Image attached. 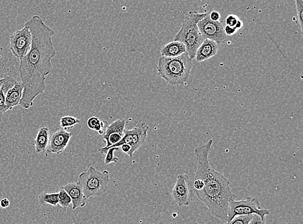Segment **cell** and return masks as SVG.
I'll return each instance as SVG.
<instances>
[{
  "label": "cell",
  "instance_id": "d6a6232c",
  "mask_svg": "<svg viewBox=\"0 0 303 224\" xmlns=\"http://www.w3.org/2000/svg\"><path fill=\"white\" fill-rule=\"evenodd\" d=\"M243 27V23L240 19H238L237 25H236L235 28L237 30L242 29Z\"/></svg>",
  "mask_w": 303,
  "mask_h": 224
},
{
  "label": "cell",
  "instance_id": "d6986e66",
  "mask_svg": "<svg viewBox=\"0 0 303 224\" xmlns=\"http://www.w3.org/2000/svg\"><path fill=\"white\" fill-rule=\"evenodd\" d=\"M58 205L61 207L62 209L66 210L72 204V200L70 196L66 192L65 189L62 187L59 189L58 191Z\"/></svg>",
  "mask_w": 303,
  "mask_h": 224
},
{
  "label": "cell",
  "instance_id": "8992f818",
  "mask_svg": "<svg viewBox=\"0 0 303 224\" xmlns=\"http://www.w3.org/2000/svg\"><path fill=\"white\" fill-rule=\"evenodd\" d=\"M256 214L266 222V217L270 215L269 210L262 208L258 198L248 196L241 200H235V198L230 201L228 210V223L233 218L238 215H247Z\"/></svg>",
  "mask_w": 303,
  "mask_h": 224
},
{
  "label": "cell",
  "instance_id": "7c38bea8",
  "mask_svg": "<svg viewBox=\"0 0 303 224\" xmlns=\"http://www.w3.org/2000/svg\"><path fill=\"white\" fill-rule=\"evenodd\" d=\"M72 136L73 134L67 132L65 129H59L49 138L46 151L56 154L63 153L68 147Z\"/></svg>",
  "mask_w": 303,
  "mask_h": 224
},
{
  "label": "cell",
  "instance_id": "ac0fdd59",
  "mask_svg": "<svg viewBox=\"0 0 303 224\" xmlns=\"http://www.w3.org/2000/svg\"><path fill=\"white\" fill-rule=\"evenodd\" d=\"M58 191L53 193L43 192L39 194L38 197V202L41 205H51L56 207L58 206Z\"/></svg>",
  "mask_w": 303,
  "mask_h": 224
},
{
  "label": "cell",
  "instance_id": "ffe728a7",
  "mask_svg": "<svg viewBox=\"0 0 303 224\" xmlns=\"http://www.w3.org/2000/svg\"><path fill=\"white\" fill-rule=\"evenodd\" d=\"M81 123L80 119L74 118L70 116H66L62 117L59 121V124L62 128L64 129H68L73 128L74 126Z\"/></svg>",
  "mask_w": 303,
  "mask_h": 224
},
{
  "label": "cell",
  "instance_id": "3957f363",
  "mask_svg": "<svg viewBox=\"0 0 303 224\" xmlns=\"http://www.w3.org/2000/svg\"><path fill=\"white\" fill-rule=\"evenodd\" d=\"M192 59L187 52L173 58L162 56L159 58L156 67L158 75L171 86H182L190 78Z\"/></svg>",
  "mask_w": 303,
  "mask_h": 224
},
{
  "label": "cell",
  "instance_id": "30bf717a",
  "mask_svg": "<svg viewBox=\"0 0 303 224\" xmlns=\"http://www.w3.org/2000/svg\"><path fill=\"white\" fill-rule=\"evenodd\" d=\"M126 125V119H118L108 126L103 137L106 146L99 149L100 153L106 154L109 148L118 143L123 138Z\"/></svg>",
  "mask_w": 303,
  "mask_h": 224
},
{
  "label": "cell",
  "instance_id": "4fadbf2b",
  "mask_svg": "<svg viewBox=\"0 0 303 224\" xmlns=\"http://www.w3.org/2000/svg\"><path fill=\"white\" fill-rule=\"evenodd\" d=\"M72 200V210H74L78 208H84L86 205V198L83 192V187L78 183H69L62 187Z\"/></svg>",
  "mask_w": 303,
  "mask_h": 224
},
{
  "label": "cell",
  "instance_id": "d4e9b609",
  "mask_svg": "<svg viewBox=\"0 0 303 224\" xmlns=\"http://www.w3.org/2000/svg\"><path fill=\"white\" fill-rule=\"evenodd\" d=\"M8 111H9V109L6 106V96H5L3 91L0 89V114L6 113Z\"/></svg>",
  "mask_w": 303,
  "mask_h": 224
},
{
  "label": "cell",
  "instance_id": "1f68e13d",
  "mask_svg": "<svg viewBox=\"0 0 303 224\" xmlns=\"http://www.w3.org/2000/svg\"><path fill=\"white\" fill-rule=\"evenodd\" d=\"M122 151L124 152V153H126L129 155L130 154V151L131 150V146L129 145V144H123L121 146Z\"/></svg>",
  "mask_w": 303,
  "mask_h": 224
},
{
  "label": "cell",
  "instance_id": "8fae6325",
  "mask_svg": "<svg viewBox=\"0 0 303 224\" xmlns=\"http://www.w3.org/2000/svg\"><path fill=\"white\" fill-rule=\"evenodd\" d=\"M189 178L186 173H181L177 176L171 196L178 206H188L191 202V189L188 186Z\"/></svg>",
  "mask_w": 303,
  "mask_h": 224
},
{
  "label": "cell",
  "instance_id": "ba28073f",
  "mask_svg": "<svg viewBox=\"0 0 303 224\" xmlns=\"http://www.w3.org/2000/svg\"><path fill=\"white\" fill-rule=\"evenodd\" d=\"M9 47L14 57L19 59L26 56L31 49L32 34L28 27L14 32L10 37Z\"/></svg>",
  "mask_w": 303,
  "mask_h": 224
},
{
  "label": "cell",
  "instance_id": "484cf974",
  "mask_svg": "<svg viewBox=\"0 0 303 224\" xmlns=\"http://www.w3.org/2000/svg\"><path fill=\"white\" fill-rule=\"evenodd\" d=\"M238 19H239V18H238V16H236V15L229 14L227 18H226V25L230 27H235V28L236 25H237Z\"/></svg>",
  "mask_w": 303,
  "mask_h": 224
},
{
  "label": "cell",
  "instance_id": "cb8c5ba5",
  "mask_svg": "<svg viewBox=\"0 0 303 224\" xmlns=\"http://www.w3.org/2000/svg\"><path fill=\"white\" fill-rule=\"evenodd\" d=\"M253 215H254V214H252V215L236 216L228 223H230V224H248V223H250V221L252 220Z\"/></svg>",
  "mask_w": 303,
  "mask_h": 224
},
{
  "label": "cell",
  "instance_id": "6da1fadb",
  "mask_svg": "<svg viewBox=\"0 0 303 224\" xmlns=\"http://www.w3.org/2000/svg\"><path fill=\"white\" fill-rule=\"evenodd\" d=\"M25 26L31 31L32 44L28 53L19 59V73L24 85L19 106L28 109L33 106L34 99L46 90V79L50 73L51 60L56 51L52 40L54 31L41 16H33Z\"/></svg>",
  "mask_w": 303,
  "mask_h": 224
},
{
  "label": "cell",
  "instance_id": "277c9868",
  "mask_svg": "<svg viewBox=\"0 0 303 224\" xmlns=\"http://www.w3.org/2000/svg\"><path fill=\"white\" fill-rule=\"evenodd\" d=\"M207 14L199 13L197 11L189 12L184 19L180 31L174 37V40L182 42L185 45L186 52L191 59L195 58L198 47L203 43V36L198 29L197 24Z\"/></svg>",
  "mask_w": 303,
  "mask_h": 224
},
{
  "label": "cell",
  "instance_id": "44dd1931",
  "mask_svg": "<svg viewBox=\"0 0 303 224\" xmlns=\"http://www.w3.org/2000/svg\"><path fill=\"white\" fill-rule=\"evenodd\" d=\"M1 89L3 91L5 95H6L7 92L10 89H11L17 82L16 79H14L13 77L7 76L4 77L3 78H1Z\"/></svg>",
  "mask_w": 303,
  "mask_h": 224
},
{
  "label": "cell",
  "instance_id": "83f0119b",
  "mask_svg": "<svg viewBox=\"0 0 303 224\" xmlns=\"http://www.w3.org/2000/svg\"><path fill=\"white\" fill-rule=\"evenodd\" d=\"M208 16L212 21L218 22L220 21L221 18L220 14L219 12L217 11H211L208 12Z\"/></svg>",
  "mask_w": 303,
  "mask_h": 224
},
{
  "label": "cell",
  "instance_id": "7402d4cb",
  "mask_svg": "<svg viewBox=\"0 0 303 224\" xmlns=\"http://www.w3.org/2000/svg\"><path fill=\"white\" fill-rule=\"evenodd\" d=\"M119 148H116V147H113V148H110L108 149V151H106V157L104 159V164L106 165H109V164H112V163H118L119 161V158L116 157L115 156V151L118 150Z\"/></svg>",
  "mask_w": 303,
  "mask_h": 224
},
{
  "label": "cell",
  "instance_id": "5bb4252c",
  "mask_svg": "<svg viewBox=\"0 0 303 224\" xmlns=\"http://www.w3.org/2000/svg\"><path fill=\"white\" fill-rule=\"evenodd\" d=\"M218 44L209 39H205L196 51L195 59L198 62H203L212 58L217 54Z\"/></svg>",
  "mask_w": 303,
  "mask_h": 224
},
{
  "label": "cell",
  "instance_id": "603a6c76",
  "mask_svg": "<svg viewBox=\"0 0 303 224\" xmlns=\"http://www.w3.org/2000/svg\"><path fill=\"white\" fill-rule=\"evenodd\" d=\"M296 6L297 16L298 19V26L300 31L302 32L303 26V0H295Z\"/></svg>",
  "mask_w": 303,
  "mask_h": 224
},
{
  "label": "cell",
  "instance_id": "f1b7e54d",
  "mask_svg": "<svg viewBox=\"0 0 303 224\" xmlns=\"http://www.w3.org/2000/svg\"><path fill=\"white\" fill-rule=\"evenodd\" d=\"M224 30L226 35L229 36L234 35L235 34L237 33L238 31L235 27L227 26V25L224 27Z\"/></svg>",
  "mask_w": 303,
  "mask_h": 224
},
{
  "label": "cell",
  "instance_id": "f546056e",
  "mask_svg": "<svg viewBox=\"0 0 303 224\" xmlns=\"http://www.w3.org/2000/svg\"><path fill=\"white\" fill-rule=\"evenodd\" d=\"M250 223H265V221H263L262 218H260L259 215H256V214H254V215L253 216L252 220L250 221Z\"/></svg>",
  "mask_w": 303,
  "mask_h": 224
},
{
  "label": "cell",
  "instance_id": "52a82bcc",
  "mask_svg": "<svg viewBox=\"0 0 303 224\" xmlns=\"http://www.w3.org/2000/svg\"><path fill=\"white\" fill-rule=\"evenodd\" d=\"M148 130L149 126L146 123L138 124L131 129H125L123 138L110 148H119L123 144H129L131 147V150L128 156L132 157L134 153L145 143Z\"/></svg>",
  "mask_w": 303,
  "mask_h": 224
},
{
  "label": "cell",
  "instance_id": "9a60e30c",
  "mask_svg": "<svg viewBox=\"0 0 303 224\" xmlns=\"http://www.w3.org/2000/svg\"><path fill=\"white\" fill-rule=\"evenodd\" d=\"M24 85L22 82H17L11 89L6 94V104L9 110L14 107L19 106L22 96H23Z\"/></svg>",
  "mask_w": 303,
  "mask_h": 224
},
{
  "label": "cell",
  "instance_id": "5b68a950",
  "mask_svg": "<svg viewBox=\"0 0 303 224\" xmlns=\"http://www.w3.org/2000/svg\"><path fill=\"white\" fill-rule=\"evenodd\" d=\"M110 178L108 171H99L94 167L79 175L78 182L83 187L87 199L93 196H101L108 189Z\"/></svg>",
  "mask_w": 303,
  "mask_h": 224
},
{
  "label": "cell",
  "instance_id": "2e32d148",
  "mask_svg": "<svg viewBox=\"0 0 303 224\" xmlns=\"http://www.w3.org/2000/svg\"><path fill=\"white\" fill-rule=\"evenodd\" d=\"M186 52V47L185 44L182 42L174 40L163 46L160 53L162 56L173 58L182 55Z\"/></svg>",
  "mask_w": 303,
  "mask_h": 224
},
{
  "label": "cell",
  "instance_id": "4316f807",
  "mask_svg": "<svg viewBox=\"0 0 303 224\" xmlns=\"http://www.w3.org/2000/svg\"><path fill=\"white\" fill-rule=\"evenodd\" d=\"M99 120H100V119H99L98 117L91 116L88 119V121H87V125H88L89 129H91V130H93L94 127H95Z\"/></svg>",
  "mask_w": 303,
  "mask_h": 224
},
{
  "label": "cell",
  "instance_id": "9c48e42d",
  "mask_svg": "<svg viewBox=\"0 0 303 224\" xmlns=\"http://www.w3.org/2000/svg\"><path fill=\"white\" fill-rule=\"evenodd\" d=\"M197 26L204 38L211 39L218 44L225 43L227 40L225 26L220 21H212L208 16V12L205 18L198 22Z\"/></svg>",
  "mask_w": 303,
  "mask_h": 224
},
{
  "label": "cell",
  "instance_id": "e0dca14e",
  "mask_svg": "<svg viewBox=\"0 0 303 224\" xmlns=\"http://www.w3.org/2000/svg\"><path fill=\"white\" fill-rule=\"evenodd\" d=\"M49 138V130L46 126L42 127L39 129L36 138L33 141V145L35 148L36 153L43 154L47 150L48 146Z\"/></svg>",
  "mask_w": 303,
  "mask_h": 224
},
{
  "label": "cell",
  "instance_id": "4dcf8cb0",
  "mask_svg": "<svg viewBox=\"0 0 303 224\" xmlns=\"http://www.w3.org/2000/svg\"><path fill=\"white\" fill-rule=\"evenodd\" d=\"M10 206V201L8 198H2L0 200V207L2 209H6Z\"/></svg>",
  "mask_w": 303,
  "mask_h": 224
},
{
  "label": "cell",
  "instance_id": "7a4b0ae2",
  "mask_svg": "<svg viewBox=\"0 0 303 224\" xmlns=\"http://www.w3.org/2000/svg\"><path fill=\"white\" fill-rule=\"evenodd\" d=\"M213 140H208L194 150L197 159L193 188L198 198L207 207L215 218L227 222L230 201L235 196L232 192L230 181L210 166L209 154Z\"/></svg>",
  "mask_w": 303,
  "mask_h": 224
}]
</instances>
